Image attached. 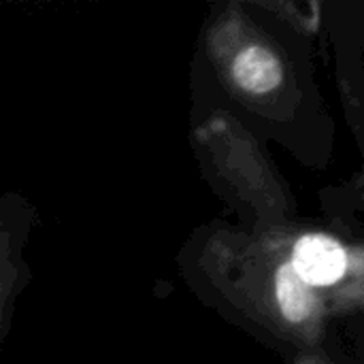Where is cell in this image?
Instances as JSON below:
<instances>
[{"label":"cell","instance_id":"cell-3","mask_svg":"<svg viewBox=\"0 0 364 364\" xmlns=\"http://www.w3.org/2000/svg\"><path fill=\"white\" fill-rule=\"evenodd\" d=\"M275 301L284 320L294 326L309 324L320 307L314 288L296 275L290 260L282 262L275 271Z\"/></svg>","mask_w":364,"mask_h":364},{"label":"cell","instance_id":"cell-1","mask_svg":"<svg viewBox=\"0 0 364 364\" xmlns=\"http://www.w3.org/2000/svg\"><path fill=\"white\" fill-rule=\"evenodd\" d=\"M348 260V250L335 237L316 232L294 243L290 264L307 286L328 288L346 275Z\"/></svg>","mask_w":364,"mask_h":364},{"label":"cell","instance_id":"cell-2","mask_svg":"<svg viewBox=\"0 0 364 364\" xmlns=\"http://www.w3.org/2000/svg\"><path fill=\"white\" fill-rule=\"evenodd\" d=\"M232 81L252 96L273 92L284 81V66L279 58L262 45H250L241 49L230 64Z\"/></svg>","mask_w":364,"mask_h":364}]
</instances>
